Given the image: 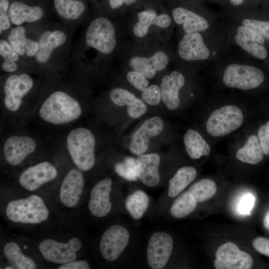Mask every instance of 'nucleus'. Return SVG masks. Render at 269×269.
<instances>
[{"instance_id": "nucleus-14", "label": "nucleus", "mask_w": 269, "mask_h": 269, "mask_svg": "<svg viewBox=\"0 0 269 269\" xmlns=\"http://www.w3.org/2000/svg\"><path fill=\"white\" fill-rule=\"evenodd\" d=\"M81 247V241L75 237L71 239L67 243L46 239L39 244L38 248L45 260L64 264L75 261L77 258L76 252Z\"/></svg>"}, {"instance_id": "nucleus-20", "label": "nucleus", "mask_w": 269, "mask_h": 269, "mask_svg": "<svg viewBox=\"0 0 269 269\" xmlns=\"http://www.w3.org/2000/svg\"><path fill=\"white\" fill-rule=\"evenodd\" d=\"M163 129L164 123L159 117H153L145 120L132 136L130 151L137 156L144 154L148 148L149 138L160 134Z\"/></svg>"}, {"instance_id": "nucleus-17", "label": "nucleus", "mask_w": 269, "mask_h": 269, "mask_svg": "<svg viewBox=\"0 0 269 269\" xmlns=\"http://www.w3.org/2000/svg\"><path fill=\"white\" fill-rule=\"evenodd\" d=\"M130 234L128 230L120 225L109 227L102 235L100 244L102 257L107 261L116 260L128 245Z\"/></svg>"}, {"instance_id": "nucleus-13", "label": "nucleus", "mask_w": 269, "mask_h": 269, "mask_svg": "<svg viewBox=\"0 0 269 269\" xmlns=\"http://www.w3.org/2000/svg\"><path fill=\"white\" fill-rule=\"evenodd\" d=\"M54 13L60 22L74 30L87 21V0H52Z\"/></svg>"}, {"instance_id": "nucleus-42", "label": "nucleus", "mask_w": 269, "mask_h": 269, "mask_svg": "<svg viewBox=\"0 0 269 269\" xmlns=\"http://www.w3.org/2000/svg\"><path fill=\"white\" fill-rule=\"evenodd\" d=\"M258 136L264 153L269 155V121L260 127Z\"/></svg>"}, {"instance_id": "nucleus-26", "label": "nucleus", "mask_w": 269, "mask_h": 269, "mask_svg": "<svg viewBox=\"0 0 269 269\" xmlns=\"http://www.w3.org/2000/svg\"><path fill=\"white\" fill-rule=\"evenodd\" d=\"M136 160L137 176L140 181L149 187L157 186L160 182V156L157 153L143 154Z\"/></svg>"}, {"instance_id": "nucleus-4", "label": "nucleus", "mask_w": 269, "mask_h": 269, "mask_svg": "<svg viewBox=\"0 0 269 269\" xmlns=\"http://www.w3.org/2000/svg\"><path fill=\"white\" fill-rule=\"evenodd\" d=\"M231 48L217 23L216 27L209 30L181 35L176 56L179 63L204 67L219 60Z\"/></svg>"}, {"instance_id": "nucleus-16", "label": "nucleus", "mask_w": 269, "mask_h": 269, "mask_svg": "<svg viewBox=\"0 0 269 269\" xmlns=\"http://www.w3.org/2000/svg\"><path fill=\"white\" fill-rule=\"evenodd\" d=\"M37 147V142L34 138L27 135L14 134L5 139L2 151L6 161L15 166L22 163Z\"/></svg>"}, {"instance_id": "nucleus-6", "label": "nucleus", "mask_w": 269, "mask_h": 269, "mask_svg": "<svg viewBox=\"0 0 269 269\" xmlns=\"http://www.w3.org/2000/svg\"><path fill=\"white\" fill-rule=\"evenodd\" d=\"M43 84V79L33 72L1 74L0 92L5 109L10 113L18 112L24 102L40 97Z\"/></svg>"}, {"instance_id": "nucleus-2", "label": "nucleus", "mask_w": 269, "mask_h": 269, "mask_svg": "<svg viewBox=\"0 0 269 269\" xmlns=\"http://www.w3.org/2000/svg\"><path fill=\"white\" fill-rule=\"evenodd\" d=\"M73 32L60 22L47 20L37 23L38 49L32 67L44 80L60 79L71 72Z\"/></svg>"}, {"instance_id": "nucleus-12", "label": "nucleus", "mask_w": 269, "mask_h": 269, "mask_svg": "<svg viewBox=\"0 0 269 269\" xmlns=\"http://www.w3.org/2000/svg\"><path fill=\"white\" fill-rule=\"evenodd\" d=\"M37 23L13 26L4 37L17 53L30 64L32 69L38 49Z\"/></svg>"}, {"instance_id": "nucleus-5", "label": "nucleus", "mask_w": 269, "mask_h": 269, "mask_svg": "<svg viewBox=\"0 0 269 269\" xmlns=\"http://www.w3.org/2000/svg\"><path fill=\"white\" fill-rule=\"evenodd\" d=\"M231 47L225 56L207 65L220 74L222 83L226 88L247 91L259 87L265 80L263 71L253 63L254 58Z\"/></svg>"}, {"instance_id": "nucleus-40", "label": "nucleus", "mask_w": 269, "mask_h": 269, "mask_svg": "<svg viewBox=\"0 0 269 269\" xmlns=\"http://www.w3.org/2000/svg\"><path fill=\"white\" fill-rule=\"evenodd\" d=\"M127 79L132 85L141 92L149 85L148 79L135 71H129L127 74Z\"/></svg>"}, {"instance_id": "nucleus-46", "label": "nucleus", "mask_w": 269, "mask_h": 269, "mask_svg": "<svg viewBox=\"0 0 269 269\" xmlns=\"http://www.w3.org/2000/svg\"><path fill=\"white\" fill-rule=\"evenodd\" d=\"M108 7L111 10L120 8L124 3V0H106Z\"/></svg>"}, {"instance_id": "nucleus-15", "label": "nucleus", "mask_w": 269, "mask_h": 269, "mask_svg": "<svg viewBox=\"0 0 269 269\" xmlns=\"http://www.w3.org/2000/svg\"><path fill=\"white\" fill-rule=\"evenodd\" d=\"M215 257L214 266L216 269H250L253 265L251 256L232 242L221 245Z\"/></svg>"}, {"instance_id": "nucleus-10", "label": "nucleus", "mask_w": 269, "mask_h": 269, "mask_svg": "<svg viewBox=\"0 0 269 269\" xmlns=\"http://www.w3.org/2000/svg\"><path fill=\"white\" fill-rule=\"evenodd\" d=\"M244 115L237 106L227 105L214 110L206 124L207 133L213 137H221L236 131L243 124Z\"/></svg>"}, {"instance_id": "nucleus-50", "label": "nucleus", "mask_w": 269, "mask_h": 269, "mask_svg": "<svg viewBox=\"0 0 269 269\" xmlns=\"http://www.w3.org/2000/svg\"><path fill=\"white\" fill-rule=\"evenodd\" d=\"M5 269H12L13 268L12 267H6Z\"/></svg>"}, {"instance_id": "nucleus-7", "label": "nucleus", "mask_w": 269, "mask_h": 269, "mask_svg": "<svg viewBox=\"0 0 269 269\" xmlns=\"http://www.w3.org/2000/svg\"><path fill=\"white\" fill-rule=\"evenodd\" d=\"M66 145L71 158L78 169L87 171L94 166L96 139L91 130L84 127L73 129L67 135Z\"/></svg>"}, {"instance_id": "nucleus-30", "label": "nucleus", "mask_w": 269, "mask_h": 269, "mask_svg": "<svg viewBox=\"0 0 269 269\" xmlns=\"http://www.w3.org/2000/svg\"><path fill=\"white\" fill-rule=\"evenodd\" d=\"M264 154L258 138L252 135L245 144L237 151L236 157L242 162L257 164L263 160Z\"/></svg>"}, {"instance_id": "nucleus-8", "label": "nucleus", "mask_w": 269, "mask_h": 269, "mask_svg": "<svg viewBox=\"0 0 269 269\" xmlns=\"http://www.w3.org/2000/svg\"><path fill=\"white\" fill-rule=\"evenodd\" d=\"M52 0H10L9 14L13 26L49 20Z\"/></svg>"}, {"instance_id": "nucleus-37", "label": "nucleus", "mask_w": 269, "mask_h": 269, "mask_svg": "<svg viewBox=\"0 0 269 269\" xmlns=\"http://www.w3.org/2000/svg\"><path fill=\"white\" fill-rule=\"evenodd\" d=\"M109 98L114 104L119 106L131 105L136 98L133 93L120 88L112 89L110 92Z\"/></svg>"}, {"instance_id": "nucleus-23", "label": "nucleus", "mask_w": 269, "mask_h": 269, "mask_svg": "<svg viewBox=\"0 0 269 269\" xmlns=\"http://www.w3.org/2000/svg\"><path fill=\"white\" fill-rule=\"evenodd\" d=\"M112 184L113 182L110 178H105L99 181L92 188L88 208L94 216L104 217L110 212L112 203L110 194Z\"/></svg>"}, {"instance_id": "nucleus-34", "label": "nucleus", "mask_w": 269, "mask_h": 269, "mask_svg": "<svg viewBox=\"0 0 269 269\" xmlns=\"http://www.w3.org/2000/svg\"><path fill=\"white\" fill-rule=\"evenodd\" d=\"M197 203L194 197L187 191L174 201L170 209V213L176 218H184L195 210Z\"/></svg>"}, {"instance_id": "nucleus-9", "label": "nucleus", "mask_w": 269, "mask_h": 269, "mask_svg": "<svg viewBox=\"0 0 269 269\" xmlns=\"http://www.w3.org/2000/svg\"><path fill=\"white\" fill-rule=\"evenodd\" d=\"M5 213L11 221L25 224H39L49 216L44 201L35 195L10 201L6 207Z\"/></svg>"}, {"instance_id": "nucleus-25", "label": "nucleus", "mask_w": 269, "mask_h": 269, "mask_svg": "<svg viewBox=\"0 0 269 269\" xmlns=\"http://www.w3.org/2000/svg\"><path fill=\"white\" fill-rule=\"evenodd\" d=\"M0 61L1 74L21 72L34 73L30 64L17 53L5 38L2 37L0 38Z\"/></svg>"}, {"instance_id": "nucleus-43", "label": "nucleus", "mask_w": 269, "mask_h": 269, "mask_svg": "<svg viewBox=\"0 0 269 269\" xmlns=\"http://www.w3.org/2000/svg\"><path fill=\"white\" fill-rule=\"evenodd\" d=\"M255 201V198L252 194L248 193L243 196L238 206L239 213L243 215H250L254 206Z\"/></svg>"}, {"instance_id": "nucleus-35", "label": "nucleus", "mask_w": 269, "mask_h": 269, "mask_svg": "<svg viewBox=\"0 0 269 269\" xmlns=\"http://www.w3.org/2000/svg\"><path fill=\"white\" fill-rule=\"evenodd\" d=\"M217 188V185L214 181L204 178L192 184L188 191L197 202H202L212 198L215 194Z\"/></svg>"}, {"instance_id": "nucleus-33", "label": "nucleus", "mask_w": 269, "mask_h": 269, "mask_svg": "<svg viewBox=\"0 0 269 269\" xmlns=\"http://www.w3.org/2000/svg\"><path fill=\"white\" fill-rule=\"evenodd\" d=\"M149 202L148 195L142 190H136L126 199V209L133 218L140 219L146 210Z\"/></svg>"}, {"instance_id": "nucleus-18", "label": "nucleus", "mask_w": 269, "mask_h": 269, "mask_svg": "<svg viewBox=\"0 0 269 269\" xmlns=\"http://www.w3.org/2000/svg\"><path fill=\"white\" fill-rule=\"evenodd\" d=\"M173 248V240L169 234L163 232L153 234L147 249V262L150 268H163L171 256Z\"/></svg>"}, {"instance_id": "nucleus-38", "label": "nucleus", "mask_w": 269, "mask_h": 269, "mask_svg": "<svg viewBox=\"0 0 269 269\" xmlns=\"http://www.w3.org/2000/svg\"><path fill=\"white\" fill-rule=\"evenodd\" d=\"M10 0H0V37H5L13 27L9 14Z\"/></svg>"}, {"instance_id": "nucleus-49", "label": "nucleus", "mask_w": 269, "mask_h": 269, "mask_svg": "<svg viewBox=\"0 0 269 269\" xmlns=\"http://www.w3.org/2000/svg\"><path fill=\"white\" fill-rule=\"evenodd\" d=\"M137 0H124V3L127 5L134 4Z\"/></svg>"}, {"instance_id": "nucleus-28", "label": "nucleus", "mask_w": 269, "mask_h": 269, "mask_svg": "<svg viewBox=\"0 0 269 269\" xmlns=\"http://www.w3.org/2000/svg\"><path fill=\"white\" fill-rule=\"evenodd\" d=\"M137 18L138 21L133 26V32L138 38L145 36L152 25L166 28L172 23L171 18L168 14L162 13L157 15L153 10H145L138 12Z\"/></svg>"}, {"instance_id": "nucleus-1", "label": "nucleus", "mask_w": 269, "mask_h": 269, "mask_svg": "<svg viewBox=\"0 0 269 269\" xmlns=\"http://www.w3.org/2000/svg\"><path fill=\"white\" fill-rule=\"evenodd\" d=\"M86 22L71 55V71L81 80L106 67L118 44L116 27L109 18L99 15Z\"/></svg>"}, {"instance_id": "nucleus-27", "label": "nucleus", "mask_w": 269, "mask_h": 269, "mask_svg": "<svg viewBox=\"0 0 269 269\" xmlns=\"http://www.w3.org/2000/svg\"><path fill=\"white\" fill-rule=\"evenodd\" d=\"M225 18L239 23L269 40V20L260 18L247 9H230Z\"/></svg>"}, {"instance_id": "nucleus-32", "label": "nucleus", "mask_w": 269, "mask_h": 269, "mask_svg": "<svg viewBox=\"0 0 269 269\" xmlns=\"http://www.w3.org/2000/svg\"><path fill=\"white\" fill-rule=\"evenodd\" d=\"M5 257L13 269H35L36 265L30 258L24 255L19 246L14 242L7 243L4 247Z\"/></svg>"}, {"instance_id": "nucleus-11", "label": "nucleus", "mask_w": 269, "mask_h": 269, "mask_svg": "<svg viewBox=\"0 0 269 269\" xmlns=\"http://www.w3.org/2000/svg\"><path fill=\"white\" fill-rule=\"evenodd\" d=\"M172 17L181 35L210 29L216 26L218 21L215 14L207 10L195 11L181 6L173 9Z\"/></svg>"}, {"instance_id": "nucleus-3", "label": "nucleus", "mask_w": 269, "mask_h": 269, "mask_svg": "<svg viewBox=\"0 0 269 269\" xmlns=\"http://www.w3.org/2000/svg\"><path fill=\"white\" fill-rule=\"evenodd\" d=\"M84 90L82 80L72 71L63 78L44 81L39 97V117L57 127L78 121L83 112L80 98Z\"/></svg>"}, {"instance_id": "nucleus-44", "label": "nucleus", "mask_w": 269, "mask_h": 269, "mask_svg": "<svg viewBox=\"0 0 269 269\" xmlns=\"http://www.w3.org/2000/svg\"><path fill=\"white\" fill-rule=\"evenodd\" d=\"M252 245L257 252L269 257V239L257 237L253 240Z\"/></svg>"}, {"instance_id": "nucleus-22", "label": "nucleus", "mask_w": 269, "mask_h": 269, "mask_svg": "<svg viewBox=\"0 0 269 269\" xmlns=\"http://www.w3.org/2000/svg\"><path fill=\"white\" fill-rule=\"evenodd\" d=\"M84 187V177L82 171L77 168L70 169L62 182L60 198L68 207H73L79 202Z\"/></svg>"}, {"instance_id": "nucleus-31", "label": "nucleus", "mask_w": 269, "mask_h": 269, "mask_svg": "<svg viewBox=\"0 0 269 269\" xmlns=\"http://www.w3.org/2000/svg\"><path fill=\"white\" fill-rule=\"evenodd\" d=\"M197 171L193 167L184 166L179 169L169 181L168 195L173 198L178 195L196 177Z\"/></svg>"}, {"instance_id": "nucleus-45", "label": "nucleus", "mask_w": 269, "mask_h": 269, "mask_svg": "<svg viewBox=\"0 0 269 269\" xmlns=\"http://www.w3.org/2000/svg\"><path fill=\"white\" fill-rule=\"evenodd\" d=\"M59 269H89L90 266L89 263L86 261L81 260L77 261H72L58 268Z\"/></svg>"}, {"instance_id": "nucleus-19", "label": "nucleus", "mask_w": 269, "mask_h": 269, "mask_svg": "<svg viewBox=\"0 0 269 269\" xmlns=\"http://www.w3.org/2000/svg\"><path fill=\"white\" fill-rule=\"evenodd\" d=\"M57 174V170L54 165L48 161H43L24 170L19 176V182L23 188L33 191L54 180Z\"/></svg>"}, {"instance_id": "nucleus-41", "label": "nucleus", "mask_w": 269, "mask_h": 269, "mask_svg": "<svg viewBox=\"0 0 269 269\" xmlns=\"http://www.w3.org/2000/svg\"><path fill=\"white\" fill-rule=\"evenodd\" d=\"M147 111V108L144 101L136 98L134 102L127 106V112L129 116L133 119H137L144 115Z\"/></svg>"}, {"instance_id": "nucleus-39", "label": "nucleus", "mask_w": 269, "mask_h": 269, "mask_svg": "<svg viewBox=\"0 0 269 269\" xmlns=\"http://www.w3.org/2000/svg\"><path fill=\"white\" fill-rule=\"evenodd\" d=\"M141 97L144 102L149 105H158L161 100L160 87L155 84L148 86L142 92Z\"/></svg>"}, {"instance_id": "nucleus-29", "label": "nucleus", "mask_w": 269, "mask_h": 269, "mask_svg": "<svg viewBox=\"0 0 269 269\" xmlns=\"http://www.w3.org/2000/svg\"><path fill=\"white\" fill-rule=\"evenodd\" d=\"M186 152L192 159H198L202 155H208L211 148L202 135L196 131L188 130L183 138Z\"/></svg>"}, {"instance_id": "nucleus-24", "label": "nucleus", "mask_w": 269, "mask_h": 269, "mask_svg": "<svg viewBox=\"0 0 269 269\" xmlns=\"http://www.w3.org/2000/svg\"><path fill=\"white\" fill-rule=\"evenodd\" d=\"M169 62L167 54L159 51L149 57L135 56L128 61L129 67L134 71L143 74L147 79L154 78L157 71L164 70Z\"/></svg>"}, {"instance_id": "nucleus-48", "label": "nucleus", "mask_w": 269, "mask_h": 269, "mask_svg": "<svg viewBox=\"0 0 269 269\" xmlns=\"http://www.w3.org/2000/svg\"><path fill=\"white\" fill-rule=\"evenodd\" d=\"M264 226L266 229L269 231V212L265 216L263 220Z\"/></svg>"}, {"instance_id": "nucleus-47", "label": "nucleus", "mask_w": 269, "mask_h": 269, "mask_svg": "<svg viewBox=\"0 0 269 269\" xmlns=\"http://www.w3.org/2000/svg\"><path fill=\"white\" fill-rule=\"evenodd\" d=\"M229 1L233 7H239L242 5L244 0H229Z\"/></svg>"}, {"instance_id": "nucleus-36", "label": "nucleus", "mask_w": 269, "mask_h": 269, "mask_svg": "<svg viewBox=\"0 0 269 269\" xmlns=\"http://www.w3.org/2000/svg\"><path fill=\"white\" fill-rule=\"evenodd\" d=\"M115 169L120 176L125 179L135 181L137 179L136 160L133 157H128L123 162L117 163Z\"/></svg>"}, {"instance_id": "nucleus-21", "label": "nucleus", "mask_w": 269, "mask_h": 269, "mask_svg": "<svg viewBox=\"0 0 269 269\" xmlns=\"http://www.w3.org/2000/svg\"><path fill=\"white\" fill-rule=\"evenodd\" d=\"M185 83V77L179 70H174L162 78L160 85L161 100L168 109L175 110L179 107V92Z\"/></svg>"}]
</instances>
